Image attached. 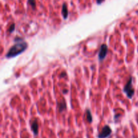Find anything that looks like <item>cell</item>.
Segmentation results:
<instances>
[{"mask_svg": "<svg viewBox=\"0 0 138 138\" xmlns=\"http://www.w3.org/2000/svg\"><path fill=\"white\" fill-rule=\"evenodd\" d=\"M27 47L28 43L26 42L23 41L17 43L10 48V50L8 51L5 55V57L9 59V58H13V57H16L18 55H20L24 51H25Z\"/></svg>", "mask_w": 138, "mask_h": 138, "instance_id": "1", "label": "cell"}, {"mask_svg": "<svg viewBox=\"0 0 138 138\" xmlns=\"http://www.w3.org/2000/svg\"><path fill=\"white\" fill-rule=\"evenodd\" d=\"M132 80H133V78L131 76H130L127 83L123 88V92L126 94L127 96L129 99H131L135 94V90L133 87V85H132Z\"/></svg>", "mask_w": 138, "mask_h": 138, "instance_id": "2", "label": "cell"}, {"mask_svg": "<svg viewBox=\"0 0 138 138\" xmlns=\"http://www.w3.org/2000/svg\"><path fill=\"white\" fill-rule=\"evenodd\" d=\"M112 133V129L109 125H105L103 127L101 131L98 135V138H107L109 137Z\"/></svg>", "mask_w": 138, "mask_h": 138, "instance_id": "3", "label": "cell"}, {"mask_svg": "<svg viewBox=\"0 0 138 138\" xmlns=\"http://www.w3.org/2000/svg\"><path fill=\"white\" fill-rule=\"evenodd\" d=\"M108 53V47L105 44H103L100 46V51L99 53V59L100 61H102L104 59L107 55Z\"/></svg>", "mask_w": 138, "mask_h": 138, "instance_id": "4", "label": "cell"}, {"mask_svg": "<svg viewBox=\"0 0 138 138\" xmlns=\"http://www.w3.org/2000/svg\"><path fill=\"white\" fill-rule=\"evenodd\" d=\"M31 129L35 135H37L38 134V123L36 119H35V121L32 123Z\"/></svg>", "mask_w": 138, "mask_h": 138, "instance_id": "5", "label": "cell"}, {"mask_svg": "<svg viewBox=\"0 0 138 138\" xmlns=\"http://www.w3.org/2000/svg\"><path fill=\"white\" fill-rule=\"evenodd\" d=\"M62 16L63 17L64 19H67L69 15V12H68V9H67V6L66 4H63L62 7Z\"/></svg>", "mask_w": 138, "mask_h": 138, "instance_id": "6", "label": "cell"}, {"mask_svg": "<svg viewBox=\"0 0 138 138\" xmlns=\"http://www.w3.org/2000/svg\"><path fill=\"white\" fill-rule=\"evenodd\" d=\"M86 115L87 121L88 123H91L92 122V121H93V119H92V113L90 112V109H86Z\"/></svg>", "mask_w": 138, "mask_h": 138, "instance_id": "7", "label": "cell"}, {"mask_svg": "<svg viewBox=\"0 0 138 138\" xmlns=\"http://www.w3.org/2000/svg\"><path fill=\"white\" fill-rule=\"evenodd\" d=\"M58 108H59V110L60 112H62L63 111L66 109V103L65 101L61 102L58 103Z\"/></svg>", "mask_w": 138, "mask_h": 138, "instance_id": "8", "label": "cell"}, {"mask_svg": "<svg viewBox=\"0 0 138 138\" xmlns=\"http://www.w3.org/2000/svg\"><path fill=\"white\" fill-rule=\"evenodd\" d=\"M28 4L31 5L33 9L36 7V0H28Z\"/></svg>", "mask_w": 138, "mask_h": 138, "instance_id": "9", "label": "cell"}, {"mask_svg": "<svg viewBox=\"0 0 138 138\" xmlns=\"http://www.w3.org/2000/svg\"><path fill=\"white\" fill-rule=\"evenodd\" d=\"M14 30H15V24H14V23H13V24H12V25L10 26V28H9L8 31L10 32V33H12L14 31Z\"/></svg>", "mask_w": 138, "mask_h": 138, "instance_id": "10", "label": "cell"}, {"mask_svg": "<svg viewBox=\"0 0 138 138\" xmlns=\"http://www.w3.org/2000/svg\"><path fill=\"white\" fill-rule=\"evenodd\" d=\"M23 38H16L14 39V41L16 43H20V42H22Z\"/></svg>", "mask_w": 138, "mask_h": 138, "instance_id": "11", "label": "cell"}, {"mask_svg": "<svg viewBox=\"0 0 138 138\" xmlns=\"http://www.w3.org/2000/svg\"><path fill=\"white\" fill-rule=\"evenodd\" d=\"M104 1V0H96V2H97V4H99V5H100V4H102Z\"/></svg>", "mask_w": 138, "mask_h": 138, "instance_id": "12", "label": "cell"}]
</instances>
